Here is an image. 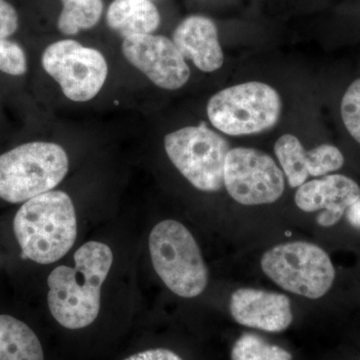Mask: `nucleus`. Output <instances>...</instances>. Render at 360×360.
Wrapping results in <instances>:
<instances>
[{
  "mask_svg": "<svg viewBox=\"0 0 360 360\" xmlns=\"http://www.w3.org/2000/svg\"><path fill=\"white\" fill-rule=\"evenodd\" d=\"M110 246L89 241L75 253V267L52 270L47 295L52 316L63 328H84L98 316L101 286L112 265Z\"/></svg>",
  "mask_w": 360,
  "mask_h": 360,
  "instance_id": "nucleus-1",
  "label": "nucleus"
},
{
  "mask_svg": "<svg viewBox=\"0 0 360 360\" xmlns=\"http://www.w3.org/2000/svg\"><path fill=\"white\" fill-rule=\"evenodd\" d=\"M13 231L22 258L39 264L58 262L77 239L72 200L68 193L56 191L25 201L14 217Z\"/></svg>",
  "mask_w": 360,
  "mask_h": 360,
  "instance_id": "nucleus-2",
  "label": "nucleus"
},
{
  "mask_svg": "<svg viewBox=\"0 0 360 360\" xmlns=\"http://www.w3.org/2000/svg\"><path fill=\"white\" fill-rule=\"evenodd\" d=\"M68 168V156L58 144H21L0 155V198L20 203L49 193L65 179Z\"/></svg>",
  "mask_w": 360,
  "mask_h": 360,
  "instance_id": "nucleus-3",
  "label": "nucleus"
},
{
  "mask_svg": "<svg viewBox=\"0 0 360 360\" xmlns=\"http://www.w3.org/2000/svg\"><path fill=\"white\" fill-rule=\"evenodd\" d=\"M156 274L172 292L193 298L205 290L208 269L191 232L175 220L156 224L149 236Z\"/></svg>",
  "mask_w": 360,
  "mask_h": 360,
  "instance_id": "nucleus-4",
  "label": "nucleus"
},
{
  "mask_svg": "<svg viewBox=\"0 0 360 360\" xmlns=\"http://www.w3.org/2000/svg\"><path fill=\"white\" fill-rule=\"evenodd\" d=\"M281 96L274 87L250 82L217 92L207 103L215 129L232 136L260 134L272 129L281 115Z\"/></svg>",
  "mask_w": 360,
  "mask_h": 360,
  "instance_id": "nucleus-5",
  "label": "nucleus"
},
{
  "mask_svg": "<svg viewBox=\"0 0 360 360\" xmlns=\"http://www.w3.org/2000/svg\"><path fill=\"white\" fill-rule=\"evenodd\" d=\"M260 264L265 276L279 288L309 300L326 295L335 281V265L326 251L305 241L270 248Z\"/></svg>",
  "mask_w": 360,
  "mask_h": 360,
  "instance_id": "nucleus-6",
  "label": "nucleus"
},
{
  "mask_svg": "<svg viewBox=\"0 0 360 360\" xmlns=\"http://www.w3.org/2000/svg\"><path fill=\"white\" fill-rule=\"evenodd\" d=\"M165 148L174 167L195 188L205 193L222 188L225 160L231 148L224 137L205 123L167 134Z\"/></svg>",
  "mask_w": 360,
  "mask_h": 360,
  "instance_id": "nucleus-7",
  "label": "nucleus"
},
{
  "mask_svg": "<svg viewBox=\"0 0 360 360\" xmlns=\"http://www.w3.org/2000/svg\"><path fill=\"white\" fill-rule=\"evenodd\" d=\"M44 70L68 99L84 103L96 97L108 77L103 54L75 40L65 39L46 47L42 54Z\"/></svg>",
  "mask_w": 360,
  "mask_h": 360,
  "instance_id": "nucleus-8",
  "label": "nucleus"
},
{
  "mask_svg": "<svg viewBox=\"0 0 360 360\" xmlns=\"http://www.w3.org/2000/svg\"><path fill=\"white\" fill-rule=\"evenodd\" d=\"M224 184L236 202L269 205L283 196L284 175L271 156L255 148H236L225 160Z\"/></svg>",
  "mask_w": 360,
  "mask_h": 360,
  "instance_id": "nucleus-9",
  "label": "nucleus"
},
{
  "mask_svg": "<svg viewBox=\"0 0 360 360\" xmlns=\"http://www.w3.org/2000/svg\"><path fill=\"white\" fill-rule=\"evenodd\" d=\"M125 58L160 89H179L188 82L191 70L172 40L142 34L122 42Z\"/></svg>",
  "mask_w": 360,
  "mask_h": 360,
  "instance_id": "nucleus-10",
  "label": "nucleus"
},
{
  "mask_svg": "<svg viewBox=\"0 0 360 360\" xmlns=\"http://www.w3.org/2000/svg\"><path fill=\"white\" fill-rule=\"evenodd\" d=\"M360 198V187L342 174H328L298 187L295 205L305 212H321L317 224L323 227L340 222L347 210Z\"/></svg>",
  "mask_w": 360,
  "mask_h": 360,
  "instance_id": "nucleus-11",
  "label": "nucleus"
},
{
  "mask_svg": "<svg viewBox=\"0 0 360 360\" xmlns=\"http://www.w3.org/2000/svg\"><path fill=\"white\" fill-rule=\"evenodd\" d=\"M229 311L232 319L241 326L267 333H281L290 328L293 321L288 296L255 288L234 291Z\"/></svg>",
  "mask_w": 360,
  "mask_h": 360,
  "instance_id": "nucleus-12",
  "label": "nucleus"
},
{
  "mask_svg": "<svg viewBox=\"0 0 360 360\" xmlns=\"http://www.w3.org/2000/svg\"><path fill=\"white\" fill-rule=\"evenodd\" d=\"M274 153L291 187L302 186L310 176H324L335 172L345 165V158L335 146L321 144L307 150L292 134L279 137Z\"/></svg>",
  "mask_w": 360,
  "mask_h": 360,
  "instance_id": "nucleus-13",
  "label": "nucleus"
},
{
  "mask_svg": "<svg viewBox=\"0 0 360 360\" xmlns=\"http://www.w3.org/2000/svg\"><path fill=\"white\" fill-rule=\"evenodd\" d=\"M172 39L182 56L198 70L213 72L224 65L217 25L205 16H188L175 28Z\"/></svg>",
  "mask_w": 360,
  "mask_h": 360,
  "instance_id": "nucleus-14",
  "label": "nucleus"
},
{
  "mask_svg": "<svg viewBox=\"0 0 360 360\" xmlns=\"http://www.w3.org/2000/svg\"><path fill=\"white\" fill-rule=\"evenodd\" d=\"M111 30L124 39L153 34L160 25V14L149 0H115L106 14Z\"/></svg>",
  "mask_w": 360,
  "mask_h": 360,
  "instance_id": "nucleus-15",
  "label": "nucleus"
},
{
  "mask_svg": "<svg viewBox=\"0 0 360 360\" xmlns=\"http://www.w3.org/2000/svg\"><path fill=\"white\" fill-rule=\"evenodd\" d=\"M0 360H44L37 335L11 315L0 314Z\"/></svg>",
  "mask_w": 360,
  "mask_h": 360,
  "instance_id": "nucleus-16",
  "label": "nucleus"
},
{
  "mask_svg": "<svg viewBox=\"0 0 360 360\" xmlns=\"http://www.w3.org/2000/svg\"><path fill=\"white\" fill-rule=\"evenodd\" d=\"M61 2L63 11L59 15L58 27L65 35H75L80 30L94 27L103 15V0H61Z\"/></svg>",
  "mask_w": 360,
  "mask_h": 360,
  "instance_id": "nucleus-17",
  "label": "nucleus"
},
{
  "mask_svg": "<svg viewBox=\"0 0 360 360\" xmlns=\"http://www.w3.org/2000/svg\"><path fill=\"white\" fill-rule=\"evenodd\" d=\"M231 360H292L288 350L255 333H243L234 342Z\"/></svg>",
  "mask_w": 360,
  "mask_h": 360,
  "instance_id": "nucleus-18",
  "label": "nucleus"
},
{
  "mask_svg": "<svg viewBox=\"0 0 360 360\" xmlns=\"http://www.w3.org/2000/svg\"><path fill=\"white\" fill-rule=\"evenodd\" d=\"M341 117L348 132L360 143V78L349 85L342 97Z\"/></svg>",
  "mask_w": 360,
  "mask_h": 360,
  "instance_id": "nucleus-19",
  "label": "nucleus"
},
{
  "mask_svg": "<svg viewBox=\"0 0 360 360\" xmlns=\"http://www.w3.org/2000/svg\"><path fill=\"white\" fill-rule=\"evenodd\" d=\"M27 70V60L22 47L6 39H0V71L14 77Z\"/></svg>",
  "mask_w": 360,
  "mask_h": 360,
  "instance_id": "nucleus-20",
  "label": "nucleus"
},
{
  "mask_svg": "<svg viewBox=\"0 0 360 360\" xmlns=\"http://www.w3.org/2000/svg\"><path fill=\"white\" fill-rule=\"evenodd\" d=\"M18 27V14L6 0H0V39L11 37Z\"/></svg>",
  "mask_w": 360,
  "mask_h": 360,
  "instance_id": "nucleus-21",
  "label": "nucleus"
},
{
  "mask_svg": "<svg viewBox=\"0 0 360 360\" xmlns=\"http://www.w3.org/2000/svg\"><path fill=\"white\" fill-rule=\"evenodd\" d=\"M124 360H184L179 354L165 349V348H155V349L146 350L139 354L131 355Z\"/></svg>",
  "mask_w": 360,
  "mask_h": 360,
  "instance_id": "nucleus-22",
  "label": "nucleus"
},
{
  "mask_svg": "<svg viewBox=\"0 0 360 360\" xmlns=\"http://www.w3.org/2000/svg\"><path fill=\"white\" fill-rule=\"evenodd\" d=\"M348 224L354 229H360V198L347 210Z\"/></svg>",
  "mask_w": 360,
  "mask_h": 360,
  "instance_id": "nucleus-23",
  "label": "nucleus"
}]
</instances>
